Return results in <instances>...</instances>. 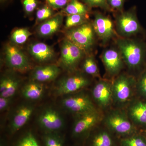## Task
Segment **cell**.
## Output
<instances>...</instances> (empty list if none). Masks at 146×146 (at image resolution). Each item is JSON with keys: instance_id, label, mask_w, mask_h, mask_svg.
Returning <instances> with one entry per match:
<instances>
[{"instance_id": "cell-18", "label": "cell", "mask_w": 146, "mask_h": 146, "mask_svg": "<svg viewBox=\"0 0 146 146\" xmlns=\"http://www.w3.org/2000/svg\"><path fill=\"white\" fill-rule=\"evenodd\" d=\"M60 70L56 65H50L35 68L32 73L33 81L44 82L54 80L60 74Z\"/></svg>"}, {"instance_id": "cell-38", "label": "cell", "mask_w": 146, "mask_h": 146, "mask_svg": "<svg viewBox=\"0 0 146 146\" xmlns=\"http://www.w3.org/2000/svg\"><path fill=\"white\" fill-rule=\"evenodd\" d=\"M6 0H1V2H3L5 1Z\"/></svg>"}, {"instance_id": "cell-1", "label": "cell", "mask_w": 146, "mask_h": 146, "mask_svg": "<svg viewBox=\"0 0 146 146\" xmlns=\"http://www.w3.org/2000/svg\"><path fill=\"white\" fill-rule=\"evenodd\" d=\"M124 62L131 70L140 69L146 58V45L138 40L119 38L116 41Z\"/></svg>"}, {"instance_id": "cell-26", "label": "cell", "mask_w": 146, "mask_h": 146, "mask_svg": "<svg viewBox=\"0 0 146 146\" xmlns=\"http://www.w3.org/2000/svg\"><path fill=\"white\" fill-rule=\"evenodd\" d=\"M112 140L109 133L101 131L97 133L93 139V146H112Z\"/></svg>"}, {"instance_id": "cell-19", "label": "cell", "mask_w": 146, "mask_h": 146, "mask_svg": "<svg viewBox=\"0 0 146 146\" xmlns=\"http://www.w3.org/2000/svg\"><path fill=\"white\" fill-rule=\"evenodd\" d=\"M63 15L62 13L55 14L51 18L43 22L37 28L40 36L48 37L54 34L60 29L63 23Z\"/></svg>"}, {"instance_id": "cell-21", "label": "cell", "mask_w": 146, "mask_h": 146, "mask_svg": "<svg viewBox=\"0 0 146 146\" xmlns=\"http://www.w3.org/2000/svg\"><path fill=\"white\" fill-rule=\"evenodd\" d=\"M45 88L42 83L33 81L25 85L22 89V94L25 98L36 100L43 96Z\"/></svg>"}, {"instance_id": "cell-32", "label": "cell", "mask_w": 146, "mask_h": 146, "mask_svg": "<svg viewBox=\"0 0 146 146\" xmlns=\"http://www.w3.org/2000/svg\"><path fill=\"white\" fill-rule=\"evenodd\" d=\"M84 3L89 7H98L106 11H110L107 0H82Z\"/></svg>"}, {"instance_id": "cell-15", "label": "cell", "mask_w": 146, "mask_h": 146, "mask_svg": "<svg viewBox=\"0 0 146 146\" xmlns=\"http://www.w3.org/2000/svg\"><path fill=\"white\" fill-rule=\"evenodd\" d=\"M128 116L135 125L146 126V101L133 100L127 110Z\"/></svg>"}, {"instance_id": "cell-3", "label": "cell", "mask_w": 146, "mask_h": 146, "mask_svg": "<svg viewBox=\"0 0 146 146\" xmlns=\"http://www.w3.org/2000/svg\"><path fill=\"white\" fill-rule=\"evenodd\" d=\"M96 34L93 25L86 23L78 27L67 29L65 36L66 39L85 52L94 46Z\"/></svg>"}, {"instance_id": "cell-37", "label": "cell", "mask_w": 146, "mask_h": 146, "mask_svg": "<svg viewBox=\"0 0 146 146\" xmlns=\"http://www.w3.org/2000/svg\"><path fill=\"white\" fill-rule=\"evenodd\" d=\"M0 146H4V145L3 144V143H1Z\"/></svg>"}, {"instance_id": "cell-22", "label": "cell", "mask_w": 146, "mask_h": 146, "mask_svg": "<svg viewBox=\"0 0 146 146\" xmlns=\"http://www.w3.org/2000/svg\"><path fill=\"white\" fill-rule=\"evenodd\" d=\"M89 8L79 0H70L67 5L63 9L61 13H65L68 16L75 14L88 15Z\"/></svg>"}, {"instance_id": "cell-24", "label": "cell", "mask_w": 146, "mask_h": 146, "mask_svg": "<svg viewBox=\"0 0 146 146\" xmlns=\"http://www.w3.org/2000/svg\"><path fill=\"white\" fill-rule=\"evenodd\" d=\"M88 15L75 14L68 16L65 21V27L67 29L78 27L88 23Z\"/></svg>"}, {"instance_id": "cell-4", "label": "cell", "mask_w": 146, "mask_h": 146, "mask_svg": "<svg viewBox=\"0 0 146 146\" xmlns=\"http://www.w3.org/2000/svg\"><path fill=\"white\" fill-rule=\"evenodd\" d=\"M116 25L118 33L123 38H127L142 31L135 9L120 12L116 17Z\"/></svg>"}, {"instance_id": "cell-2", "label": "cell", "mask_w": 146, "mask_h": 146, "mask_svg": "<svg viewBox=\"0 0 146 146\" xmlns=\"http://www.w3.org/2000/svg\"><path fill=\"white\" fill-rule=\"evenodd\" d=\"M136 83L131 76L123 74L118 76L112 83L113 102L119 106L129 102L136 90Z\"/></svg>"}, {"instance_id": "cell-8", "label": "cell", "mask_w": 146, "mask_h": 146, "mask_svg": "<svg viewBox=\"0 0 146 146\" xmlns=\"http://www.w3.org/2000/svg\"><path fill=\"white\" fill-rule=\"evenodd\" d=\"M85 52L68 39L62 42L60 49V63L66 70L75 69L84 56Z\"/></svg>"}, {"instance_id": "cell-14", "label": "cell", "mask_w": 146, "mask_h": 146, "mask_svg": "<svg viewBox=\"0 0 146 146\" xmlns=\"http://www.w3.org/2000/svg\"><path fill=\"white\" fill-rule=\"evenodd\" d=\"M101 58L109 75H117L123 67L124 62L119 50L113 48L107 49L103 52Z\"/></svg>"}, {"instance_id": "cell-12", "label": "cell", "mask_w": 146, "mask_h": 146, "mask_svg": "<svg viewBox=\"0 0 146 146\" xmlns=\"http://www.w3.org/2000/svg\"><path fill=\"white\" fill-rule=\"evenodd\" d=\"M92 95L100 108L102 109L107 108L113 102L112 83L106 80H100L92 89Z\"/></svg>"}, {"instance_id": "cell-11", "label": "cell", "mask_w": 146, "mask_h": 146, "mask_svg": "<svg viewBox=\"0 0 146 146\" xmlns=\"http://www.w3.org/2000/svg\"><path fill=\"white\" fill-rule=\"evenodd\" d=\"M90 80L81 74L67 77L61 80L57 87V94L59 95H70L89 85Z\"/></svg>"}, {"instance_id": "cell-17", "label": "cell", "mask_w": 146, "mask_h": 146, "mask_svg": "<svg viewBox=\"0 0 146 146\" xmlns=\"http://www.w3.org/2000/svg\"><path fill=\"white\" fill-rule=\"evenodd\" d=\"M33 111V107L29 104L21 105L16 110L10 123L12 132H16L23 127L29 120Z\"/></svg>"}, {"instance_id": "cell-29", "label": "cell", "mask_w": 146, "mask_h": 146, "mask_svg": "<svg viewBox=\"0 0 146 146\" xmlns=\"http://www.w3.org/2000/svg\"><path fill=\"white\" fill-rule=\"evenodd\" d=\"M136 91L143 99L146 101V70L142 72L136 81Z\"/></svg>"}, {"instance_id": "cell-6", "label": "cell", "mask_w": 146, "mask_h": 146, "mask_svg": "<svg viewBox=\"0 0 146 146\" xmlns=\"http://www.w3.org/2000/svg\"><path fill=\"white\" fill-rule=\"evenodd\" d=\"M73 94L62 101L63 107L69 112L79 115L96 110L87 94L82 92Z\"/></svg>"}, {"instance_id": "cell-5", "label": "cell", "mask_w": 146, "mask_h": 146, "mask_svg": "<svg viewBox=\"0 0 146 146\" xmlns=\"http://www.w3.org/2000/svg\"><path fill=\"white\" fill-rule=\"evenodd\" d=\"M105 123L110 130L120 135H129L136 130L135 125L127 113L120 110H113L106 116Z\"/></svg>"}, {"instance_id": "cell-35", "label": "cell", "mask_w": 146, "mask_h": 146, "mask_svg": "<svg viewBox=\"0 0 146 146\" xmlns=\"http://www.w3.org/2000/svg\"><path fill=\"white\" fill-rule=\"evenodd\" d=\"M125 0H107L108 4L110 10H115L122 12Z\"/></svg>"}, {"instance_id": "cell-20", "label": "cell", "mask_w": 146, "mask_h": 146, "mask_svg": "<svg viewBox=\"0 0 146 146\" xmlns=\"http://www.w3.org/2000/svg\"><path fill=\"white\" fill-rule=\"evenodd\" d=\"M20 84V80L15 77L3 76L0 82V97L12 98L17 92Z\"/></svg>"}, {"instance_id": "cell-23", "label": "cell", "mask_w": 146, "mask_h": 146, "mask_svg": "<svg viewBox=\"0 0 146 146\" xmlns=\"http://www.w3.org/2000/svg\"><path fill=\"white\" fill-rule=\"evenodd\" d=\"M31 35V33L27 29L23 28L16 29L12 32L11 39L13 44H23L27 42Z\"/></svg>"}, {"instance_id": "cell-30", "label": "cell", "mask_w": 146, "mask_h": 146, "mask_svg": "<svg viewBox=\"0 0 146 146\" xmlns=\"http://www.w3.org/2000/svg\"><path fill=\"white\" fill-rule=\"evenodd\" d=\"M22 3L25 13L30 15L37 9L39 1V0H22Z\"/></svg>"}, {"instance_id": "cell-31", "label": "cell", "mask_w": 146, "mask_h": 146, "mask_svg": "<svg viewBox=\"0 0 146 146\" xmlns=\"http://www.w3.org/2000/svg\"><path fill=\"white\" fill-rule=\"evenodd\" d=\"M16 146H40L34 135L28 133L18 141Z\"/></svg>"}, {"instance_id": "cell-7", "label": "cell", "mask_w": 146, "mask_h": 146, "mask_svg": "<svg viewBox=\"0 0 146 146\" xmlns=\"http://www.w3.org/2000/svg\"><path fill=\"white\" fill-rule=\"evenodd\" d=\"M4 55L7 65L13 70L25 72L31 68L26 55L15 45L8 44L6 45Z\"/></svg>"}, {"instance_id": "cell-9", "label": "cell", "mask_w": 146, "mask_h": 146, "mask_svg": "<svg viewBox=\"0 0 146 146\" xmlns=\"http://www.w3.org/2000/svg\"><path fill=\"white\" fill-rule=\"evenodd\" d=\"M102 116L97 110L78 115L74 123L73 134L80 136L89 131L98 123Z\"/></svg>"}, {"instance_id": "cell-16", "label": "cell", "mask_w": 146, "mask_h": 146, "mask_svg": "<svg viewBox=\"0 0 146 146\" xmlns=\"http://www.w3.org/2000/svg\"><path fill=\"white\" fill-rule=\"evenodd\" d=\"M29 52L36 61L45 63L53 59L55 52L52 48L42 42H35L28 47Z\"/></svg>"}, {"instance_id": "cell-25", "label": "cell", "mask_w": 146, "mask_h": 146, "mask_svg": "<svg viewBox=\"0 0 146 146\" xmlns=\"http://www.w3.org/2000/svg\"><path fill=\"white\" fill-rule=\"evenodd\" d=\"M83 69L87 74L92 76H99V70L95 58L93 56H87L84 59Z\"/></svg>"}, {"instance_id": "cell-10", "label": "cell", "mask_w": 146, "mask_h": 146, "mask_svg": "<svg viewBox=\"0 0 146 146\" xmlns=\"http://www.w3.org/2000/svg\"><path fill=\"white\" fill-rule=\"evenodd\" d=\"M92 25L95 33L104 44L107 43L115 36L113 22L109 17L102 13H95Z\"/></svg>"}, {"instance_id": "cell-13", "label": "cell", "mask_w": 146, "mask_h": 146, "mask_svg": "<svg viewBox=\"0 0 146 146\" xmlns=\"http://www.w3.org/2000/svg\"><path fill=\"white\" fill-rule=\"evenodd\" d=\"M38 122L42 128L51 133L60 130L64 125L62 116L57 111L51 108H47L41 113Z\"/></svg>"}, {"instance_id": "cell-27", "label": "cell", "mask_w": 146, "mask_h": 146, "mask_svg": "<svg viewBox=\"0 0 146 146\" xmlns=\"http://www.w3.org/2000/svg\"><path fill=\"white\" fill-rule=\"evenodd\" d=\"M54 15V9L46 4L37 9L36 13V22H44Z\"/></svg>"}, {"instance_id": "cell-36", "label": "cell", "mask_w": 146, "mask_h": 146, "mask_svg": "<svg viewBox=\"0 0 146 146\" xmlns=\"http://www.w3.org/2000/svg\"><path fill=\"white\" fill-rule=\"evenodd\" d=\"M11 98L0 97V110L1 111L7 109L10 104Z\"/></svg>"}, {"instance_id": "cell-28", "label": "cell", "mask_w": 146, "mask_h": 146, "mask_svg": "<svg viewBox=\"0 0 146 146\" xmlns=\"http://www.w3.org/2000/svg\"><path fill=\"white\" fill-rule=\"evenodd\" d=\"M121 146H146V138L141 135L130 136L123 139Z\"/></svg>"}, {"instance_id": "cell-33", "label": "cell", "mask_w": 146, "mask_h": 146, "mask_svg": "<svg viewBox=\"0 0 146 146\" xmlns=\"http://www.w3.org/2000/svg\"><path fill=\"white\" fill-rule=\"evenodd\" d=\"M44 141L46 146H63V142L60 138L51 133L45 136Z\"/></svg>"}, {"instance_id": "cell-34", "label": "cell", "mask_w": 146, "mask_h": 146, "mask_svg": "<svg viewBox=\"0 0 146 146\" xmlns=\"http://www.w3.org/2000/svg\"><path fill=\"white\" fill-rule=\"evenodd\" d=\"M46 4L54 10L64 9L70 0H45Z\"/></svg>"}]
</instances>
